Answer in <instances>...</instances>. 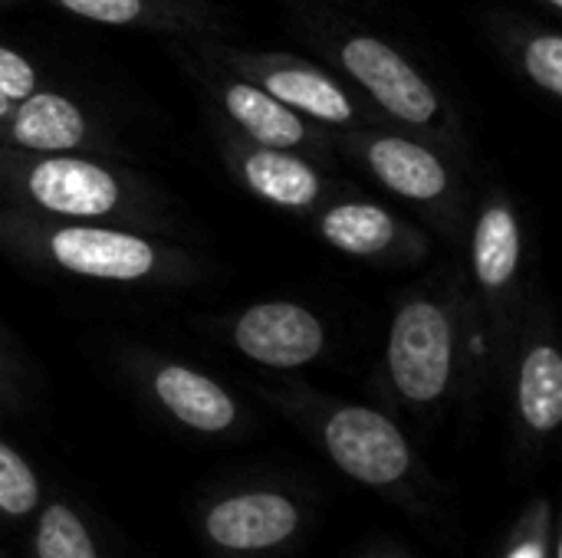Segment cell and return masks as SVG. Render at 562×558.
<instances>
[{"label": "cell", "instance_id": "3", "mask_svg": "<svg viewBox=\"0 0 562 558\" xmlns=\"http://www.w3.org/2000/svg\"><path fill=\"white\" fill-rule=\"evenodd\" d=\"M323 66L339 72L389 125L422 135L458 155L464 148L461 118L441 89L389 39L352 23L313 20L303 26Z\"/></svg>", "mask_w": 562, "mask_h": 558}, {"label": "cell", "instance_id": "13", "mask_svg": "<svg viewBox=\"0 0 562 558\" xmlns=\"http://www.w3.org/2000/svg\"><path fill=\"white\" fill-rule=\"evenodd\" d=\"M0 148L20 151H89L115 158V138L79 99L59 89H36L0 118Z\"/></svg>", "mask_w": 562, "mask_h": 558}, {"label": "cell", "instance_id": "23", "mask_svg": "<svg viewBox=\"0 0 562 558\" xmlns=\"http://www.w3.org/2000/svg\"><path fill=\"white\" fill-rule=\"evenodd\" d=\"M16 401H20L16 378H13V372H10L7 355L0 352V408H16Z\"/></svg>", "mask_w": 562, "mask_h": 558}, {"label": "cell", "instance_id": "14", "mask_svg": "<svg viewBox=\"0 0 562 558\" xmlns=\"http://www.w3.org/2000/svg\"><path fill=\"white\" fill-rule=\"evenodd\" d=\"M303 526V510L280 490H240L204 513V536L227 556H263L286 546Z\"/></svg>", "mask_w": 562, "mask_h": 558}, {"label": "cell", "instance_id": "24", "mask_svg": "<svg viewBox=\"0 0 562 558\" xmlns=\"http://www.w3.org/2000/svg\"><path fill=\"white\" fill-rule=\"evenodd\" d=\"M13 105H16V99H10V95H3V92H0V118H3V115H10V112H13Z\"/></svg>", "mask_w": 562, "mask_h": 558}, {"label": "cell", "instance_id": "8", "mask_svg": "<svg viewBox=\"0 0 562 558\" xmlns=\"http://www.w3.org/2000/svg\"><path fill=\"white\" fill-rule=\"evenodd\" d=\"M181 53L188 59L191 76L201 82L211 105L221 112L227 132H234V135H240V138H247L254 145L300 151V155H306V158H313L319 164L336 158V145H333L329 128H323V125L303 118L300 112L286 109L267 89H260L247 76L227 69L224 62L207 56L201 46L188 43V46H181Z\"/></svg>", "mask_w": 562, "mask_h": 558}, {"label": "cell", "instance_id": "27", "mask_svg": "<svg viewBox=\"0 0 562 558\" xmlns=\"http://www.w3.org/2000/svg\"><path fill=\"white\" fill-rule=\"evenodd\" d=\"M188 3H207V0H188Z\"/></svg>", "mask_w": 562, "mask_h": 558}, {"label": "cell", "instance_id": "17", "mask_svg": "<svg viewBox=\"0 0 562 558\" xmlns=\"http://www.w3.org/2000/svg\"><path fill=\"white\" fill-rule=\"evenodd\" d=\"M46 3L102 26L155 30V33H178V36H198L214 20L211 3H188V0H46Z\"/></svg>", "mask_w": 562, "mask_h": 558}, {"label": "cell", "instance_id": "7", "mask_svg": "<svg viewBox=\"0 0 562 558\" xmlns=\"http://www.w3.org/2000/svg\"><path fill=\"white\" fill-rule=\"evenodd\" d=\"M468 276L471 316L491 332L494 352H504L517 335L524 306V227L514 197L504 191H491L474 210Z\"/></svg>", "mask_w": 562, "mask_h": 558}, {"label": "cell", "instance_id": "19", "mask_svg": "<svg viewBox=\"0 0 562 558\" xmlns=\"http://www.w3.org/2000/svg\"><path fill=\"white\" fill-rule=\"evenodd\" d=\"M33 558H102L99 546L69 503H46L33 529Z\"/></svg>", "mask_w": 562, "mask_h": 558}, {"label": "cell", "instance_id": "16", "mask_svg": "<svg viewBox=\"0 0 562 558\" xmlns=\"http://www.w3.org/2000/svg\"><path fill=\"white\" fill-rule=\"evenodd\" d=\"M517 418L530 437H550L562 424V352L557 339L527 322L517 355Z\"/></svg>", "mask_w": 562, "mask_h": 558}, {"label": "cell", "instance_id": "21", "mask_svg": "<svg viewBox=\"0 0 562 558\" xmlns=\"http://www.w3.org/2000/svg\"><path fill=\"white\" fill-rule=\"evenodd\" d=\"M43 86H49L46 76H43V69L30 56H23L20 49L0 43V92L3 95H10V99L20 102V99L33 95Z\"/></svg>", "mask_w": 562, "mask_h": 558}, {"label": "cell", "instance_id": "15", "mask_svg": "<svg viewBox=\"0 0 562 558\" xmlns=\"http://www.w3.org/2000/svg\"><path fill=\"white\" fill-rule=\"evenodd\" d=\"M138 375L145 378V388L151 401L181 428L194 434H231L240 424V405L237 398L214 382L211 375L171 362V358H138Z\"/></svg>", "mask_w": 562, "mask_h": 558}, {"label": "cell", "instance_id": "28", "mask_svg": "<svg viewBox=\"0 0 562 558\" xmlns=\"http://www.w3.org/2000/svg\"><path fill=\"white\" fill-rule=\"evenodd\" d=\"M333 3H352V0H333Z\"/></svg>", "mask_w": 562, "mask_h": 558}, {"label": "cell", "instance_id": "5", "mask_svg": "<svg viewBox=\"0 0 562 558\" xmlns=\"http://www.w3.org/2000/svg\"><path fill=\"white\" fill-rule=\"evenodd\" d=\"M336 155L366 171L379 187L418 207L435 227L454 234L464 220V184L454 168V155L435 141L412 135L398 125L379 122L369 128H349L333 135Z\"/></svg>", "mask_w": 562, "mask_h": 558}, {"label": "cell", "instance_id": "10", "mask_svg": "<svg viewBox=\"0 0 562 558\" xmlns=\"http://www.w3.org/2000/svg\"><path fill=\"white\" fill-rule=\"evenodd\" d=\"M319 240L346 257L385 266H418L431 257V237L392 207L336 194L310 214Z\"/></svg>", "mask_w": 562, "mask_h": 558}, {"label": "cell", "instance_id": "18", "mask_svg": "<svg viewBox=\"0 0 562 558\" xmlns=\"http://www.w3.org/2000/svg\"><path fill=\"white\" fill-rule=\"evenodd\" d=\"M491 39L517 62L533 89L550 99L562 95V36L557 26L530 23L514 13H501L487 20Z\"/></svg>", "mask_w": 562, "mask_h": 558}, {"label": "cell", "instance_id": "20", "mask_svg": "<svg viewBox=\"0 0 562 558\" xmlns=\"http://www.w3.org/2000/svg\"><path fill=\"white\" fill-rule=\"evenodd\" d=\"M43 503V487L36 470L26 457L0 441V516L3 520H26Z\"/></svg>", "mask_w": 562, "mask_h": 558}, {"label": "cell", "instance_id": "4", "mask_svg": "<svg viewBox=\"0 0 562 558\" xmlns=\"http://www.w3.org/2000/svg\"><path fill=\"white\" fill-rule=\"evenodd\" d=\"M471 303L464 289H412L398 296L389 345L385 375L395 398L408 408H441L461 375L464 329L471 322Z\"/></svg>", "mask_w": 562, "mask_h": 558}, {"label": "cell", "instance_id": "12", "mask_svg": "<svg viewBox=\"0 0 562 558\" xmlns=\"http://www.w3.org/2000/svg\"><path fill=\"white\" fill-rule=\"evenodd\" d=\"M227 339L244 358L277 372L306 368L329 345L326 322L310 306L290 299H267L240 309L227 322Z\"/></svg>", "mask_w": 562, "mask_h": 558}, {"label": "cell", "instance_id": "30", "mask_svg": "<svg viewBox=\"0 0 562 558\" xmlns=\"http://www.w3.org/2000/svg\"><path fill=\"white\" fill-rule=\"evenodd\" d=\"M0 558H3V556H0Z\"/></svg>", "mask_w": 562, "mask_h": 558}, {"label": "cell", "instance_id": "26", "mask_svg": "<svg viewBox=\"0 0 562 558\" xmlns=\"http://www.w3.org/2000/svg\"><path fill=\"white\" fill-rule=\"evenodd\" d=\"M543 3H547L550 10H562V0H543Z\"/></svg>", "mask_w": 562, "mask_h": 558}, {"label": "cell", "instance_id": "11", "mask_svg": "<svg viewBox=\"0 0 562 558\" xmlns=\"http://www.w3.org/2000/svg\"><path fill=\"white\" fill-rule=\"evenodd\" d=\"M217 145L227 171L270 207L310 217L319 204L339 194V184L323 171V164L300 151L254 145L227 128H221Z\"/></svg>", "mask_w": 562, "mask_h": 558}, {"label": "cell", "instance_id": "1", "mask_svg": "<svg viewBox=\"0 0 562 558\" xmlns=\"http://www.w3.org/2000/svg\"><path fill=\"white\" fill-rule=\"evenodd\" d=\"M0 257L115 286H178L198 276V263L165 234L40 217L10 204H0Z\"/></svg>", "mask_w": 562, "mask_h": 558}, {"label": "cell", "instance_id": "2", "mask_svg": "<svg viewBox=\"0 0 562 558\" xmlns=\"http://www.w3.org/2000/svg\"><path fill=\"white\" fill-rule=\"evenodd\" d=\"M0 201L40 217L168 230L158 191L109 155L0 148Z\"/></svg>", "mask_w": 562, "mask_h": 558}, {"label": "cell", "instance_id": "6", "mask_svg": "<svg viewBox=\"0 0 562 558\" xmlns=\"http://www.w3.org/2000/svg\"><path fill=\"white\" fill-rule=\"evenodd\" d=\"M194 46H201L207 56L224 62L227 69L247 76L260 89H267L273 99H280L286 109L300 112L303 118L336 132L349 128H369L379 125L382 115L329 66L313 62L300 53H273V49H244L227 46L217 39L188 36Z\"/></svg>", "mask_w": 562, "mask_h": 558}, {"label": "cell", "instance_id": "22", "mask_svg": "<svg viewBox=\"0 0 562 558\" xmlns=\"http://www.w3.org/2000/svg\"><path fill=\"white\" fill-rule=\"evenodd\" d=\"M550 506L540 500L530 506L527 520L517 526L504 558H550Z\"/></svg>", "mask_w": 562, "mask_h": 558}, {"label": "cell", "instance_id": "29", "mask_svg": "<svg viewBox=\"0 0 562 558\" xmlns=\"http://www.w3.org/2000/svg\"><path fill=\"white\" fill-rule=\"evenodd\" d=\"M392 558H398V556H392Z\"/></svg>", "mask_w": 562, "mask_h": 558}, {"label": "cell", "instance_id": "9", "mask_svg": "<svg viewBox=\"0 0 562 558\" xmlns=\"http://www.w3.org/2000/svg\"><path fill=\"white\" fill-rule=\"evenodd\" d=\"M319 441L329 460L362 487H398L415 470V451L405 431L366 405H323Z\"/></svg>", "mask_w": 562, "mask_h": 558}, {"label": "cell", "instance_id": "25", "mask_svg": "<svg viewBox=\"0 0 562 558\" xmlns=\"http://www.w3.org/2000/svg\"><path fill=\"white\" fill-rule=\"evenodd\" d=\"M16 3H20V0H0V13L10 10V7H16Z\"/></svg>", "mask_w": 562, "mask_h": 558}]
</instances>
